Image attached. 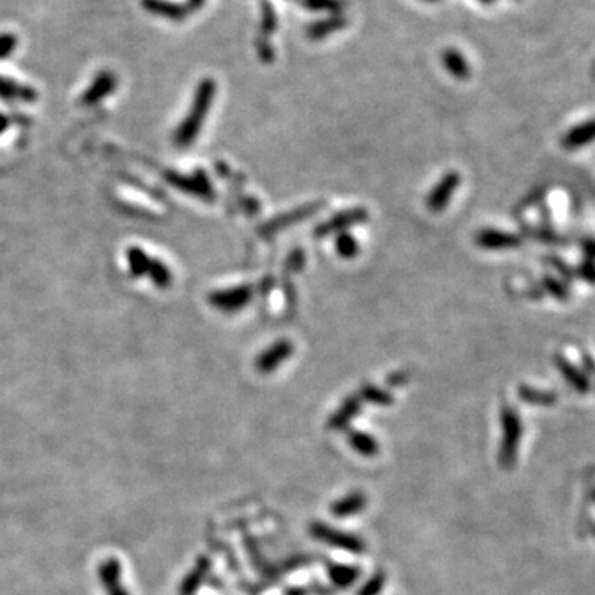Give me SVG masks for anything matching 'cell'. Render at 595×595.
Returning a JSON list of instances; mask_svg holds the SVG:
<instances>
[{
    "label": "cell",
    "mask_w": 595,
    "mask_h": 595,
    "mask_svg": "<svg viewBox=\"0 0 595 595\" xmlns=\"http://www.w3.org/2000/svg\"><path fill=\"white\" fill-rule=\"evenodd\" d=\"M380 587H382V579L375 577L374 580H370V582L361 590L359 595H375L380 590Z\"/></svg>",
    "instance_id": "cell-31"
},
{
    "label": "cell",
    "mask_w": 595,
    "mask_h": 595,
    "mask_svg": "<svg viewBox=\"0 0 595 595\" xmlns=\"http://www.w3.org/2000/svg\"><path fill=\"white\" fill-rule=\"evenodd\" d=\"M543 283H544L545 290H548L552 296L559 298V300H565V298H567V291H565L564 285H562V283H559L557 280H555V278L545 276L544 280H543Z\"/></svg>",
    "instance_id": "cell-29"
},
{
    "label": "cell",
    "mask_w": 595,
    "mask_h": 595,
    "mask_svg": "<svg viewBox=\"0 0 595 595\" xmlns=\"http://www.w3.org/2000/svg\"><path fill=\"white\" fill-rule=\"evenodd\" d=\"M7 128H8V118L5 116V114L0 113V134H2Z\"/></svg>",
    "instance_id": "cell-35"
},
{
    "label": "cell",
    "mask_w": 595,
    "mask_h": 595,
    "mask_svg": "<svg viewBox=\"0 0 595 595\" xmlns=\"http://www.w3.org/2000/svg\"><path fill=\"white\" fill-rule=\"evenodd\" d=\"M362 397H364L366 400L372 402V404H379V405H389L392 402V397L389 394H385L384 390L377 389L374 385H367L362 389Z\"/></svg>",
    "instance_id": "cell-26"
},
{
    "label": "cell",
    "mask_w": 595,
    "mask_h": 595,
    "mask_svg": "<svg viewBox=\"0 0 595 595\" xmlns=\"http://www.w3.org/2000/svg\"><path fill=\"white\" fill-rule=\"evenodd\" d=\"M364 496L361 493H352L351 496H347V498L341 499L339 503L332 506V513L339 516V518H346V516L359 513V511L364 508Z\"/></svg>",
    "instance_id": "cell-18"
},
{
    "label": "cell",
    "mask_w": 595,
    "mask_h": 595,
    "mask_svg": "<svg viewBox=\"0 0 595 595\" xmlns=\"http://www.w3.org/2000/svg\"><path fill=\"white\" fill-rule=\"evenodd\" d=\"M321 205H322L321 202H312V203H307V205L305 207L296 208V210H293V212L283 213V215L275 217L273 220L268 222L265 227H261L260 233L263 237L275 235V233L285 230V228L295 225V223L305 220V218H310Z\"/></svg>",
    "instance_id": "cell-7"
},
{
    "label": "cell",
    "mask_w": 595,
    "mask_h": 595,
    "mask_svg": "<svg viewBox=\"0 0 595 595\" xmlns=\"http://www.w3.org/2000/svg\"><path fill=\"white\" fill-rule=\"evenodd\" d=\"M205 567H207V560L205 564H203V567H196V570L188 575V579L183 582V589H182V594L183 595H191L198 584H200V580L203 577V574H205Z\"/></svg>",
    "instance_id": "cell-28"
},
{
    "label": "cell",
    "mask_w": 595,
    "mask_h": 595,
    "mask_svg": "<svg viewBox=\"0 0 595 595\" xmlns=\"http://www.w3.org/2000/svg\"><path fill=\"white\" fill-rule=\"evenodd\" d=\"M305 260H306L305 253H302L301 250H295L290 256H288L286 268L291 271H300L301 268L305 266Z\"/></svg>",
    "instance_id": "cell-30"
},
{
    "label": "cell",
    "mask_w": 595,
    "mask_h": 595,
    "mask_svg": "<svg viewBox=\"0 0 595 595\" xmlns=\"http://www.w3.org/2000/svg\"><path fill=\"white\" fill-rule=\"evenodd\" d=\"M99 575H101V580L104 587H109V595H128L126 590L121 589V585L118 584V577L121 575V565H119L114 559H109L106 562L101 564V569H99Z\"/></svg>",
    "instance_id": "cell-17"
},
{
    "label": "cell",
    "mask_w": 595,
    "mask_h": 595,
    "mask_svg": "<svg viewBox=\"0 0 595 595\" xmlns=\"http://www.w3.org/2000/svg\"><path fill=\"white\" fill-rule=\"evenodd\" d=\"M460 186V176L456 172H448L441 177V181L434 187V191L430 192L429 198H426V205L431 212H441L446 207V203L450 202L451 196H453L456 188Z\"/></svg>",
    "instance_id": "cell-9"
},
{
    "label": "cell",
    "mask_w": 595,
    "mask_h": 595,
    "mask_svg": "<svg viewBox=\"0 0 595 595\" xmlns=\"http://www.w3.org/2000/svg\"><path fill=\"white\" fill-rule=\"evenodd\" d=\"M166 178L172 187L188 193V196L198 197L202 200H213V197H215L212 183L203 171H196L192 176H183V174L169 171Z\"/></svg>",
    "instance_id": "cell-3"
},
{
    "label": "cell",
    "mask_w": 595,
    "mask_h": 595,
    "mask_svg": "<svg viewBox=\"0 0 595 595\" xmlns=\"http://www.w3.org/2000/svg\"><path fill=\"white\" fill-rule=\"evenodd\" d=\"M351 443L356 448V451H359L362 455L377 453L375 440L366 434H351Z\"/></svg>",
    "instance_id": "cell-25"
},
{
    "label": "cell",
    "mask_w": 595,
    "mask_h": 595,
    "mask_svg": "<svg viewBox=\"0 0 595 595\" xmlns=\"http://www.w3.org/2000/svg\"><path fill=\"white\" fill-rule=\"evenodd\" d=\"M242 207H243V210L248 213V215H256L258 210H260V203H258L253 197L251 198H243Z\"/></svg>",
    "instance_id": "cell-32"
},
{
    "label": "cell",
    "mask_w": 595,
    "mask_h": 595,
    "mask_svg": "<svg viewBox=\"0 0 595 595\" xmlns=\"http://www.w3.org/2000/svg\"><path fill=\"white\" fill-rule=\"evenodd\" d=\"M215 81L210 78L202 79L198 83L196 94H193L191 111H188L183 121L177 126L176 132H174V142H176L177 147H188L196 141V137L203 126V121H205L207 114L210 111L213 98H215Z\"/></svg>",
    "instance_id": "cell-1"
},
{
    "label": "cell",
    "mask_w": 595,
    "mask_h": 595,
    "mask_svg": "<svg viewBox=\"0 0 595 595\" xmlns=\"http://www.w3.org/2000/svg\"><path fill=\"white\" fill-rule=\"evenodd\" d=\"M118 86V78L116 74L113 72H109V69H103V72H99L96 76L93 78V81L89 83V86L84 89L83 96H81V103L84 106H93V104H98L99 101H103L104 98H108L109 94H111L114 89Z\"/></svg>",
    "instance_id": "cell-6"
},
{
    "label": "cell",
    "mask_w": 595,
    "mask_h": 595,
    "mask_svg": "<svg viewBox=\"0 0 595 595\" xmlns=\"http://www.w3.org/2000/svg\"><path fill=\"white\" fill-rule=\"evenodd\" d=\"M554 364L559 367L560 374L564 375V379L569 382L570 385L574 387L577 392H587L590 389V384H589V379L584 375V372H580L577 367L570 364L567 359H564L562 356H555L554 357Z\"/></svg>",
    "instance_id": "cell-15"
},
{
    "label": "cell",
    "mask_w": 595,
    "mask_h": 595,
    "mask_svg": "<svg viewBox=\"0 0 595 595\" xmlns=\"http://www.w3.org/2000/svg\"><path fill=\"white\" fill-rule=\"evenodd\" d=\"M251 296H253L251 286L242 285V286H233L230 288V290H220V291L212 293V295L208 296V301H210V305L213 307H217V310L232 312V311H238V310H242V307H245L248 302H250Z\"/></svg>",
    "instance_id": "cell-4"
},
{
    "label": "cell",
    "mask_w": 595,
    "mask_h": 595,
    "mask_svg": "<svg viewBox=\"0 0 595 595\" xmlns=\"http://www.w3.org/2000/svg\"><path fill=\"white\" fill-rule=\"evenodd\" d=\"M580 275L584 276V280L595 283V265H592V263H585V265L580 268Z\"/></svg>",
    "instance_id": "cell-33"
},
{
    "label": "cell",
    "mask_w": 595,
    "mask_h": 595,
    "mask_svg": "<svg viewBox=\"0 0 595 595\" xmlns=\"http://www.w3.org/2000/svg\"><path fill=\"white\" fill-rule=\"evenodd\" d=\"M443 64L448 72L456 78H466L468 76L470 69L466 60L461 57V55L456 52V50H446L443 55Z\"/></svg>",
    "instance_id": "cell-19"
},
{
    "label": "cell",
    "mask_w": 595,
    "mask_h": 595,
    "mask_svg": "<svg viewBox=\"0 0 595 595\" xmlns=\"http://www.w3.org/2000/svg\"><path fill=\"white\" fill-rule=\"evenodd\" d=\"M582 246L585 248V253H587L590 258H595V242L594 240L584 242Z\"/></svg>",
    "instance_id": "cell-34"
},
{
    "label": "cell",
    "mask_w": 595,
    "mask_h": 595,
    "mask_svg": "<svg viewBox=\"0 0 595 595\" xmlns=\"http://www.w3.org/2000/svg\"><path fill=\"white\" fill-rule=\"evenodd\" d=\"M329 574L332 580L337 585H341V587H347V585H351L359 577V570L354 567H346V565H336V567L331 569Z\"/></svg>",
    "instance_id": "cell-24"
},
{
    "label": "cell",
    "mask_w": 595,
    "mask_h": 595,
    "mask_svg": "<svg viewBox=\"0 0 595 595\" xmlns=\"http://www.w3.org/2000/svg\"><path fill=\"white\" fill-rule=\"evenodd\" d=\"M476 243L488 250H501V248H514L521 245V238L508 232L499 230H481L476 235Z\"/></svg>",
    "instance_id": "cell-12"
},
{
    "label": "cell",
    "mask_w": 595,
    "mask_h": 595,
    "mask_svg": "<svg viewBox=\"0 0 595 595\" xmlns=\"http://www.w3.org/2000/svg\"><path fill=\"white\" fill-rule=\"evenodd\" d=\"M126 261H128L129 271H131L136 278H142V276H149V271H151V266L154 263V256L147 255L141 246L134 245V246H128Z\"/></svg>",
    "instance_id": "cell-14"
},
{
    "label": "cell",
    "mask_w": 595,
    "mask_h": 595,
    "mask_svg": "<svg viewBox=\"0 0 595 595\" xmlns=\"http://www.w3.org/2000/svg\"><path fill=\"white\" fill-rule=\"evenodd\" d=\"M202 4H203V0H188V7L191 8L202 7Z\"/></svg>",
    "instance_id": "cell-36"
},
{
    "label": "cell",
    "mask_w": 595,
    "mask_h": 595,
    "mask_svg": "<svg viewBox=\"0 0 595 595\" xmlns=\"http://www.w3.org/2000/svg\"><path fill=\"white\" fill-rule=\"evenodd\" d=\"M357 412H359V399H356V397H352L346 402L344 405L341 407L339 412L332 416L331 419V426L332 429H341V426H344L347 421H349L352 416H354Z\"/></svg>",
    "instance_id": "cell-22"
},
{
    "label": "cell",
    "mask_w": 595,
    "mask_h": 595,
    "mask_svg": "<svg viewBox=\"0 0 595 595\" xmlns=\"http://www.w3.org/2000/svg\"><path fill=\"white\" fill-rule=\"evenodd\" d=\"M37 91L28 84H22L12 78L0 74V98L5 101H18V103H32L37 99Z\"/></svg>",
    "instance_id": "cell-11"
},
{
    "label": "cell",
    "mask_w": 595,
    "mask_h": 595,
    "mask_svg": "<svg viewBox=\"0 0 595 595\" xmlns=\"http://www.w3.org/2000/svg\"><path fill=\"white\" fill-rule=\"evenodd\" d=\"M18 38L13 33H0V60L8 58L17 50Z\"/></svg>",
    "instance_id": "cell-27"
},
{
    "label": "cell",
    "mask_w": 595,
    "mask_h": 595,
    "mask_svg": "<svg viewBox=\"0 0 595 595\" xmlns=\"http://www.w3.org/2000/svg\"><path fill=\"white\" fill-rule=\"evenodd\" d=\"M141 5L149 13L169 20H182L187 15V8L171 0H141Z\"/></svg>",
    "instance_id": "cell-13"
},
{
    "label": "cell",
    "mask_w": 595,
    "mask_h": 595,
    "mask_svg": "<svg viewBox=\"0 0 595 595\" xmlns=\"http://www.w3.org/2000/svg\"><path fill=\"white\" fill-rule=\"evenodd\" d=\"M295 347H293V342L288 339H280L276 341L275 344H271L266 351H263L256 359V369L261 372V374H270L276 369L278 366H281L288 357L293 354Z\"/></svg>",
    "instance_id": "cell-8"
},
{
    "label": "cell",
    "mask_w": 595,
    "mask_h": 595,
    "mask_svg": "<svg viewBox=\"0 0 595 595\" xmlns=\"http://www.w3.org/2000/svg\"><path fill=\"white\" fill-rule=\"evenodd\" d=\"M311 533L314 534L317 539L324 540V543H327V544H332V545H337V548L352 550V552H359V550L364 549V545H362L359 539L352 538V536H349V534L339 533V531H334L332 528H327V526L314 524V526H312Z\"/></svg>",
    "instance_id": "cell-10"
},
{
    "label": "cell",
    "mask_w": 595,
    "mask_h": 595,
    "mask_svg": "<svg viewBox=\"0 0 595 595\" xmlns=\"http://www.w3.org/2000/svg\"><path fill=\"white\" fill-rule=\"evenodd\" d=\"M367 212L366 208H351V210H344L336 213L334 217H331L329 220L322 222L319 227L314 230V235L319 238H324L331 233H341L344 232L347 227L356 225V223L366 222L367 220Z\"/></svg>",
    "instance_id": "cell-5"
},
{
    "label": "cell",
    "mask_w": 595,
    "mask_h": 595,
    "mask_svg": "<svg viewBox=\"0 0 595 595\" xmlns=\"http://www.w3.org/2000/svg\"><path fill=\"white\" fill-rule=\"evenodd\" d=\"M519 397H521V400L528 402V404H536V405H552L555 402V395L550 394V392H543L528 385L519 387Z\"/></svg>",
    "instance_id": "cell-21"
},
{
    "label": "cell",
    "mask_w": 595,
    "mask_h": 595,
    "mask_svg": "<svg viewBox=\"0 0 595 595\" xmlns=\"http://www.w3.org/2000/svg\"><path fill=\"white\" fill-rule=\"evenodd\" d=\"M336 251L341 258L349 260V258H354L357 251H359V243H357L356 238L349 235L347 232H341L336 238Z\"/></svg>",
    "instance_id": "cell-23"
},
{
    "label": "cell",
    "mask_w": 595,
    "mask_h": 595,
    "mask_svg": "<svg viewBox=\"0 0 595 595\" xmlns=\"http://www.w3.org/2000/svg\"><path fill=\"white\" fill-rule=\"evenodd\" d=\"M595 139V121H589L580 124V126L574 128L572 131L565 134L562 139V144L565 149H577L582 147L585 144L592 142Z\"/></svg>",
    "instance_id": "cell-16"
},
{
    "label": "cell",
    "mask_w": 595,
    "mask_h": 595,
    "mask_svg": "<svg viewBox=\"0 0 595 595\" xmlns=\"http://www.w3.org/2000/svg\"><path fill=\"white\" fill-rule=\"evenodd\" d=\"M501 425H503V443H501V466L504 468H511L514 463L516 456H518V445L521 440V434H523V429H521V420L519 415L511 409V407H504L503 412H501Z\"/></svg>",
    "instance_id": "cell-2"
},
{
    "label": "cell",
    "mask_w": 595,
    "mask_h": 595,
    "mask_svg": "<svg viewBox=\"0 0 595 595\" xmlns=\"http://www.w3.org/2000/svg\"><path fill=\"white\" fill-rule=\"evenodd\" d=\"M149 280L154 286L157 288H169L172 285V273L169 270V266L162 260H157L154 258V263L151 266V271H149Z\"/></svg>",
    "instance_id": "cell-20"
}]
</instances>
